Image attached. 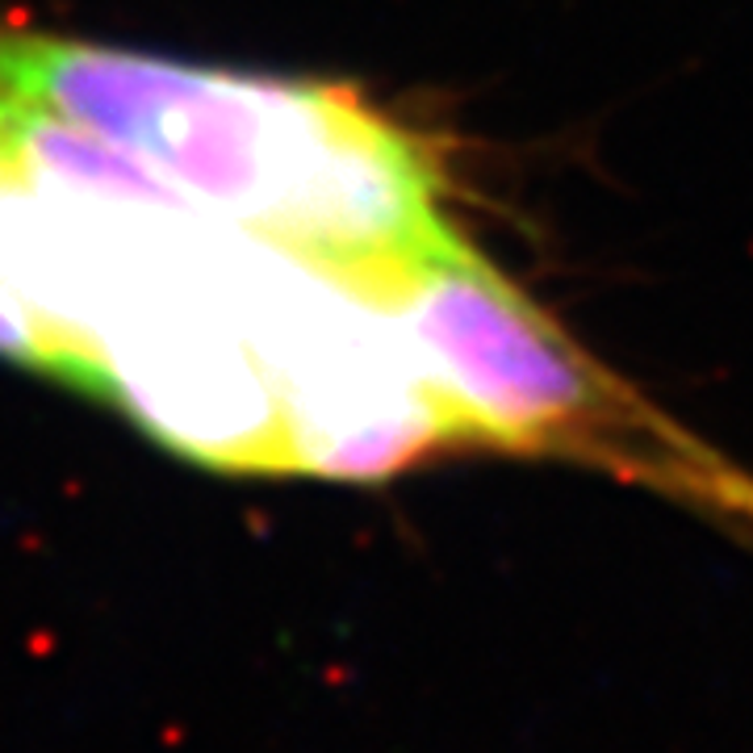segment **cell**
<instances>
[{
  "label": "cell",
  "instance_id": "6da1fadb",
  "mask_svg": "<svg viewBox=\"0 0 753 753\" xmlns=\"http://www.w3.org/2000/svg\"><path fill=\"white\" fill-rule=\"evenodd\" d=\"M0 97L126 146L197 209L369 297L452 230L423 143L343 84L239 76L0 21Z\"/></svg>",
  "mask_w": 753,
  "mask_h": 753
},
{
  "label": "cell",
  "instance_id": "7a4b0ae2",
  "mask_svg": "<svg viewBox=\"0 0 753 753\" xmlns=\"http://www.w3.org/2000/svg\"><path fill=\"white\" fill-rule=\"evenodd\" d=\"M373 302L397 323L448 439L724 485L703 448L582 352L457 230L406 264Z\"/></svg>",
  "mask_w": 753,
  "mask_h": 753
},
{
  "label": "cell",
  "instance_id": "3957f363",
  "mask_svg": "<svg viewBox=\"0 0 753 753\" xmlns=\"http://www.w3.org/2000/svg\"><path fill=\"white\" fill-rule=\"evenodd\" d=\"M0 356L13 360L21 369L59 381L67 390H80L88 397H113L109 373L97 356L84 343H76L72 335H63L59 327H51L42 314H34L18 293L0 281Z\"/></svg>",
  "mask_w": 753,
  "mask_h": 753
}]
</instances>
